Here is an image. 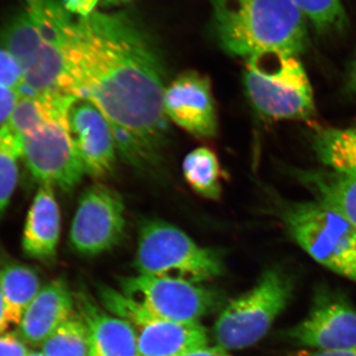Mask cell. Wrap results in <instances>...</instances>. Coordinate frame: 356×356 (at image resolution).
Wrapping results in <instances>:
<instances>
[{"label": "cell", "mask_w": 356, "mask_h": 356, "mask_svg": "<svg viewBox=\"0 0 356 356\" xmlns=\"http://www.w3.org/2000/svg\"><path fill=\"white\" fill-rule=\"evenodd\" d=\"M0 288L9 325H19L25 311L41 290L38 274L24 264L7 262L0 269Z\"/></svg>", "instance_id": "19"}, {"label": "cell", "mask_w": 356, "mask_h": 356, "mask_svg": "<svg viewBox=\"0 0 356 356\" xmlns=\"http://www.w3.org/2000/svg\"><path fill=\"white\" fill-rule=\"evenodd\" d=\"M163 108L168 119L200 139L215 137L216 106L210 79L197 72L178 76L165 88Z\"/></svg>", "instance_id": "14"}, {"label": "cell", "mask_w": 356, "mask_h": 356, "mask_svg": "<svg viewBox=\"0 0 356 356\" xmlns=\"http://www.w3.org/2000/svg\"><path fill=\"white\" fill-rule=\"evenodd\" d=\"M314 149L324 165L356 175V129H325L314 137Z\"/></svg>", "instance_id": "21"}, {"label": "cell", "mask_w": 356, "mask_h": 356, "mask_svg": "<svg viewBox=\"0 0 356 356\" xmlns=\"http://www.w3.org/2000/svg\"><path fill=\"white\" fill-rule=\"evenodd\" d=\"M65 10L77 17H84L95 13L100 6L99 0H62Z\"/></svg>", "instance_id": "29"}, {"label": "cell", "mask_w": 356, "mask_h": 356, "mask_svg": "<svg viewBox=\"0 0 356 356\" xmlns=\"http://www.w3.org/2000/svg\"><path fill=\"white\" fill-rule=\"evenodd\" d=\"M28 356H48V355H44V353H29V355H28Z\"/></svg>", "instance_id": "36"}, {"label": "cell", "mask_w": 356, "mask_h": 356, "mask_svg": "<svg viewBox=\"0 0 356 356\" xmlns=\"http://www.w3.org/2000/svg\"><path fill=\"white\" fill-rule=\"evenodd\" d=\"M121 289L154 317L170 322H199L220 302L218 293L203 285L140 274L121 280Z\"/></svg>", "instance_id": "9"}, {"label": "cell", "mask_w": 356, "mask_h": 356, "mask_svg": "<svg viewBox=\"0 0 356 356\" xmlns=\"http://www.w3.org/2000/svg\"><path fill=\"white\" fill-rule=\"evenodd\" d=\"M48 356H89L88 327L81 316L72 315L43 344Z\"/></svg>", "instance_id": "24"}, {"label": "cell", "mask_w": 356, "mask_h": 356, "mask_svg": "<svg viewBox=\"0 0 356 356\" xmlns=\"http://www.w3.org/2000/svg\"><path fill=\"white\" fill-rule=\"evenodd\" d=\"M72 74L79 98L97 107L129 163L149 166L165 145V74L149 34L126 13L76 16Z\"/></svg>", "instance_id": "1"}, {"label": "cell", "mask_w": 356, "mask_h": 356, "mask_svg": "<svg viewBox=\"0 0 356 356\" xmlns=\"http://www.w3.org/2000/svg\"><path fill=\"white\" fill-rule=\"evenodd\" d=\"M302 182L318 202L346 218L356 229V175L336 170H298Z\"/></svg>", "instance_id": "18"}, {"label": "cell", "mask_w": 356, "mask_h": 356, "mask_svg": "<svg viewBox=\"0 0 356 356\" xmlns=\"http://www.w3.org/2000/svg\"><path fill=\"white\" fill-rule=\"evenodd\" d=\"M105 307L133 325L137 334L139 356H184L207 346V330L199 322L177 323L154 317L121 291L102 287Z\"/></svg>", "instance_id": "8"}, {"label": "cell", "mask_w": 356, "mask_h": 356, "mask_svg": "<svg viewBox=\"0 0 356 356\" xmlns=\"http://www.w3.org/2000/svg\"><path fill=\"white\" fill-rule=\"evenodd\" d=\"M184 177L198 195L219 200L222 194V170L216 154L207 147L193 149L182 163Z\"/></svg>", "instance_id": "22"}, {"label": "cell", "mask_w": 356, "mask_h": 356, "mask_svg": "<svg viewBox=\"0 0 356 356\" xmlns=\"http://www.w3.org/2000/svg\"><path fill=\"white\" fill-rule=\"evenodd\" d=\"M220 46L236 57L305 51L306 18L292 0H211Z\"/></svg>", "instance_id": "3"}, {"label": "cell", "mask_w": 356, "mask_h": 356, "mask_svg": "<svg viewBox=\"0 0 356 356\" xmlns=\"http://www.w3.org/2000/svg\"><path fill=\"white\" fill-rule=\"evenodd\" d=\"M74 301L64 280H54L41 288L28 307L17 332L30 346H41L74 315Z\"/></svg>", "instance_id": "15"}, {"label": "cell", "mask_w": 356, "mask_h": 356, "mask_svg": "<svg viewBox=\"0 0 356 356\" xmlns=\"http://www.w3.org/2000/svg\"><path fill=\"white\" fill-rule=\"evenodd\" d=\"M356 129V128H355Z\"/></svg>", "instance_id": "37"}, {"label": "cell", "mask_w": 356, "mask_h": 356, "mask_svg": "<svg viewBox=\"0 0 356 356\" xmlns=\"http://www.w3.org/2000/svg\"><path fill=\"white\" fill-rule=\"evenodd\" d=\"M27 346L18 336L17 332H11L0 336V356H28Z\"/></svg>", "instance_id": "27"}, {"label": "cell", "mask_w": 356, "mask_h": 356, "mask_svg": "<svg viewBox=\"0 0 356 356\" xmlns=\"http://www.w3.org/2000/svg\"><path fill=\"white\" fill-rule=\"evenodd\" d=\"M184 356H234L229 353L228 350L220 348V346H204L201 348H196L189 351L188 353Z\"/></svg>", "instance_id": "30"}, {"label": "cell", "mask_w": 356, "mask_h": 356, "mask_svg": "<svg viewBox=\"0 0 356 356\" xmlns=\"http://www.w3.org/2000/svg\"><path fill=\"white\" fill-rule=\"evenodd\" d=\"M67 126L84 172L95 178L108 175L115 168L118 147L102 112L86 98H77L67 112Z\"/></svg>", "instance_id": "13"}, {"label": "cell", "mask_w": 356, "mask_h": 356, "mask_svg": "<svg viewBox=\"0 0 356 356\" xmlns=\"http://www.w3.org/2000/svg\"><path fill=\"white\" fill-rule=\"evenodd\" d=\"M351 86L356 90V60L355 65H353V72H351Z\"/></svg>", "instance_id": "35"}, {"label": "cell", "mask_w": 356, "mask_h": 356, "mask_svg": "<svg viewBox=\"0 0 356 356\" xmlns=\"http://www.w3.org/2000/svg\"><path fill=\"white\" fill-rule=\"evenodd\" d=\"M291 277L280 267L262 273L254 286L229 302L214 325L218 346L226 350L250 348L264 339L292 298Z\"/></svg>", "instance_id": "6"}, {"label": "cell", "mask_w": 356, "mask_h": 356, "mask_svg": "<svg viewBox=\"0 0 356 356\" xmlns=\"http://www.w3.org/2000/svg\"><path fill=\"white\" fill-rule=\"evenodd\" d=\"M25 6L35 13H39L43 9L44 0H24Z\"/></svg>", "instance_id": "33"}, {"label": "cell", "mask_w": 356, "mask_h": 356, "mask_svg": "<svg viewBox=\"0 0 356 356\" xmlns=\"http://www.w3.org/2000/svg\"><path fill=\"white\" fill-rule=\"evenodd\" d=\"M129 1L131 0H99V3L100 6H120Z\"/></svg>", "instance_id": "34"}, {"label": "cell", "mask_w": 356, "mask_h": 356, "mask_svg": "<svg viewBox=\"0 0 356 356\" xmlns=\"http://www.w3.org/2000/svg\"><path fill=\"white\" fill-rule=\"evenodd\" d=\"M292 343L318 351L356 344V308L341 294L321 290L305 318L286 332Z\"/></svg>", "instance_id": "12"}, {"label": "cell", "mask_w": 356, "mask_h": 356, "mask_svg": "<svg viewBox=\"0 0 356 356\" xmlns=\"http://www.w3.org/2000/svg\"><path fill=\"white\" fill-rule=\"evenodd\" d=\"M22 159L40 184L64 191H72L86 173L70 136L67 117L23 138Z\"/></svg>", "instance_id": "11"}, {"label": "cell", "mask_w": 356, "mask_h": 356, "mask_svg": "<svg viewBox=\"0 0 356 356\" xmlns=\"http://www.w3.org/2000/svg\"><path fill=\"white\" fill-rule=\"evenodd\" d=\"M9 323L6 315V304H4L3 295L0 288V334H3L9 327Z\"/></svg>", "instance_id": "32"}, {"label": "cell", "mask_w": 356, "mask_h": 356, "mask_svg": "<svg viewBox=\"0 0 356 356\" xmlns=\"http://www.w3.org/2000/svg\"><path fill=\"white\" fill-rule=\"evenodd\" d=\"M135 266L140 275L201 284L224 273L221 255L201 247L177 227L149 220L140 227Z\"/></svg>", "instance_id": "4"}, {"label": "cell", "mask_w": 356, "mask_h": 356, "mask_svg": "<svg viewBox=\"0 0 356 356\" xmlns=\"http://www.w3.org/2000/svg\"><path fill=\"white\" fill-rule=\"evenodd\" d=\"M281 214L293 240L314 261L356 283V229L346 218L316 200L293 203Z\"/></svg>", "instance_id": "7"}, {"label": "cell", "mask_w": 356, "mask_h": 356, "mask_svg": "<svg viewBox=\"0 0 356 356\" xmlns=\"http://www.w3.org/2000/svg\"><path fill=\"white\" fill-rule=\"evenodd\" d=\"M309 356H356V344L350 348H343V350L317 351Z\"/></svg>", "instance_id": "31"}, {"label": "cell", "mask_w": 356, "mask_h": 356, "mask_svg": "<svg viewBox=\"0 0 356 356\" xmlns=\"http://www.w3.org/2000/svg\"><path fill=\"white\" fill-rule=\"evenodd\" d=\"M0 86L15 89L22 93L23 79L15 60L0 48Z\"/></svg>", "instance_id": "26"}, {"label": "cell", "mask_w": 356, "mask_h": 356, "mask_svg": "<svg viewBox=\"0 0 356 356\" xmlns=\"http://www.w3.org/2000/svg\"><path fill=\"white\" fill-rule=\"evenodd\" d=\"M125 226L120 194L106 185L93 184L79 199L70 227V243L79 254L95 257L119 245Z\"/></svg>", "instance_id": "10"}, {"label": "cell", "mask_w": 356, "mask_h": 356, "mask_svg": "<svg viewBox=\"0 0 356 356\" xmlns=\"http://www.w3.org/2000/svg\"><path fill=\"white\" fill-rule=\"evenodd\" d=\"M60 234V213L54 187L41 184L26 219L23 235L26 254L40 261L53 259Z\"/></svg>", "instance_id": "17"}, {"label": "cell", "mask_w": 356, "mask_h": 356, "mask_svg": "<svg viewBox=\"0 0 356 356\" xmlns=\"http://www.w3.org/2000/svg\"><path fill=\"white\" fill-rule=\"evenodd\" d=\"M76 303L88 327L89 356H139L137 334L130 323L110 315L83 293Z\"/></svg>", "instance_id": "16"}, {"label": "cell", "mask_w": 356, "mask_h": 356, "mask_svg": "<svg viewBox=\"0 0 356 356\" xmlns=\"http://www.w3.org/2000/svg\"><path fill=\"white\" fill-rule=\"evenodd\" d=\"M300 13L321 33L341 31L348 23L341 0H292Z\"/></svg>", "instance_id": "25"}, {"label": "cell", "mask_w": 356, "mask_h": 356, "mask_svg": "<svg viewBox=\"0 0 356 356\" xmlns=\"http://www.w3.org/2000/svg\"><path fill=\"white\" fill-rule=\"evenodd\" d=\"M245 84L250 102L264 116L309 120L315 115L313 89L297 56L267 51L248 58Z\"/></svg>", "instance_id": "5"}, {"label": "cell", "mask_w": 356, "mask_h": 356, "mask_svg": "<svg viewBox=\"0 0 356 356\" xmlns=\"http://www.w3.org/2000/svg\"><path fill=\"white\" fill-rule=\"evenodd\" d=\"M76 16L62 0H44L34 13L27 6L0 27V48L17 63L23 79L21 95L72 103L79 97L72 74Z\"/></svg>", "instance_id": "2"}, {"label": "cell", "mask_w": 356, "mask_h": 356, "mask_svg": "<svg viewBox=\"0 0 356 356\" xmlns=\"http://www.w3.org/2000/svg\"><path fill=\"white\" fill-rule=\"evenodd\" d=\"M72 103L55 102L24 93L20 95L4 124L22 140L51 122L67 118Z\"/></svg>", "instance_id": "20"}, {"label": "cell", "mask_w": 356, "mask_h": 356, "mask_svg": "<svg viewBox=\"0 0 356 356\" xmlns=\"http://www.w3.org/2000/svg\"><path fill=\"white\" fill-rule=\"evenodd\" d=\"M22 159V140L6 124L0 126V218L17 185L19 161Z\"/></svg>", "instance_id": "23"}, {"label": "cell", "mask_w": 356, "mask_h": 356, "mask_svg": "<svg viewBox=\"0 0 356 356\" xmlns=\"http://www.w3.org/2000/svg\"><path fill=\"white\" fill-rule=\"evenodd\" d=\"M20 95L21 92L15 89L0 86V126L8 119Z\"/></svg>", "instance_id": "28"}]
</instances>
